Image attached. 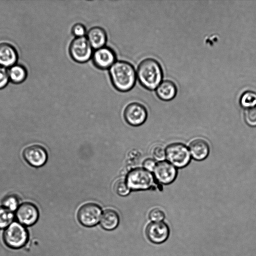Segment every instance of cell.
Segmentation results:
<instances>
[{"mask_svg": "<svg viewBox=\"0 0 256 256\" xmlns=\"http://www.w3.org/2000/svg\"><path fill=\"white\" fill-rule=\"evenodd\" d=\"M108 74L112 86L120 92L131 90L137 79L134 66L124 60H116L109 69Z\"/></svg>", "mask_w": 256, "mask_h": 256, "instance_id": "obj_1", "label": "cell"}, {"mask_svg": "<svg viewBox=\"0 0 256 256\" xmlns=\"http://www.w3.org/2000/svg\"><path fill=\"white\" fill-rule=\"evenodd\" d=\"M136 78L144 88L152 90L162 82L163 72L160 63L152 58L143 60L138 65Z\"/></svg>", "mask_w": 256, "mask_h": 256, "instance_id": "obj_2", "label": "cell"}, {"mask_svg": "<svg viewBox=\"0 0 256 256\" xmlns=\"http://www.w3.org/2000/svg\"><path fill=\"white\" fill-rule=\"evenodd\" d=\"M29 238L28 228L16 220L3 230L2 234L4 244L12 250H20L24 247Z\"/></svg>", "mask_w": 256, "mask_h": 256, "instance_id": "obj_3", "label": "cell"}, {"mask_svg": "<svg viewBox=\"0 0 256 256\" xmlns=\"http://www.w3.org/2000/svg\"><path fill=\"white\" fill-rule=\"evenodd\" d=\"M154 179L150 172L138 168L128 173L126 181L130 190H139L150 188L154 184Z\"/></svg>", "mask_w": 256, "mask_h": 256, "instance_id": "obj_4", "label": "cell"}, {"mask_svg": "<svg viewBox=\"0 0 256 256\" xmlns=\"http://www.w3.org/2000/svg\"><path fill=\"white\" fill-rule=\"evenodd\" d=\"M166 158L177 168H182L190 163L191 155L188 148L184 144L176 142L166 148Z\"/></svg>", "mask_w": 256, "mask_h": 256, "instance_id": "obj_5", "label": "cell"}, {"mask_svg": "<svg viewBox=\"0 0 256 256\" xmlns=\"http://www.w3.org/2000/svg\"><path fill=\"white\" fill-rule=\"evenodd\" d=\"M68 52L71 58L78 63H84L90 60L93 48L86 36L75 38L70 43Z\"/></svg>", "mask_w": 256, "mask_h": 256, "instance_id": "obj_6", "label": "cell"}, {"mask_svg": "<svg viewBox=\"0 0 256 256\" xmlns=\"http://www.w3.org/2000/svg\"><path fill=\"white\" fill-rule=\"evenodd\" d=\"M100 206L94 203H87L80 207L77 217L79 222L86 227H92L100 220L102 216Z\"/></svg>", "mask_w": 256, "mask_h": 256, "instance_id": "obj_7", "label": "cell"}, {"mask_svg": "<svg viewBox=\"0 0 256 256\" xmlns=\"http://www.w3.org/2000/svg\"><path fill=\"white\" fill-rule=\"evenodd\" d=\"M15 220L28 228L34 225L39 218V211L33 204L24 202L14 212Z\"/></svg>", "mask_w": 256, "mask_h": 256, "instance_id": "obj_8", "label": "cell"}, {"mask_svg": "<svg viewBox=\"0 0 256 256\" xmlns=\"http://www.w3.org/2000/svg\"><path fill=\"white\" fill-rule=\"evenodd\" d=\"M148 112L142 104L133 102L128 104L124 111V118L128 124L137 126L142 124L146 120Z\"/></svg>", "mask_w": 256, "mask_h": 256, "instance_id": "obj_9", "label": "cell"}, {"mask_svg": "<svg viewBox=\"0 0 256 256\" xmlns=\"http://www.w3.org/2000/svg\"><path fill=\"white\" fill-rule=\"evenodd\" d=\"M92 62L98 69L105 70L110 69L116 61L115 52L106 46L95 50L92 54Z\"/></svg>", "mask_w": 256, "mask_h": 256, "instance_id": "obj_10", "label": "cell"}, {"mask_svg": "<svg viewBox=\"0 0 256 256\" xmlns=\"http://www.w3.org/2000/svg\"><path fill=\"white\" fill-rule=\"evenodd\" d=\"M153 172L155 179L164 184L172 182L176 178L178 173L176 168L166 160L156 163Z\"/></svg>", "mask_w": 256, "mask_h": 256, "instance_id": "obj_11", "label": "cell"}, {"mask_svg": "<svg viewBox=\"0 0 256 256\" xmlns=\"http://www.w3.org/2000/svg\"><path fill=\"white\" fill-rule=\"evenodd\" d=\"M146 234L151 242L156 244H162L168 238L170 228L164 222H152L146 226Z\"/></svg>", "mask_w": 256, "mask_h": 256, "instance_id": "obj_12", "label": "cell"}, {"mask_svg": "<svg viewBox=\"0 0 256 256\" xmlns=\"http://www.w3.org/2000/svg\"><path fill=\"white\" fill-rule=\"evenodd\" d=\"M23 156L30 164L36 167L44 165L48 158L46 150L38 145H32L26 148Z\"/></svg>", "mask_w": 256, "mask_h": 256, "instance_id": "obj_13", "label": "cell"}, {"mask_svg": "<svg viewBox=\"0 0 256 256\" xmlns=\"http://www.w3.org/2000/svg\"><path fill=\"white\" fill-rule=\"evenodd\" d=\"M86 36L94 50L106 46L107 34L102 27L95 26L91 28L86 32Z\"/></svg>", "mask_w": 256, "mask_h": 256, "instance_id": "obj_14", "label": "cell"}, {"mask_svg": "<svg viewBox=\"0 0 256 256\" xmlns=\"http://www.w3.org/2000/svg\"><path fill=\"white\" fill-rule=\"evenodd\" d=\"M191 156L196 160H202L209 154L210 148L208 142L202 138L192 140L189 145Z\"/></svg>", "mask_w": 256, "mask_h": 256, "instance_id": "obj_15", "label": "cell"}, {"mask_svg": "<svg viewBox=\"0 0 256 256\" xmlns=\"http://www.w3.org/2000/svg\"><path fill=\"white\" fill-rule=\"evenodd\" d=\"M18 59V54L15 48L6 42L0 44V65L8 67L14 66Z\"/></svg>", "mask_w": 256, "mask_h": 256, "instance_id": "obj_16", "label": "cell"}, {"mask_svg": "<svg viewBox=\"0 0 256 256\" xmlns=\"http://www.w3.org/2000/svg\"><path fill=\"white\" fill-rule=\"evenodd\" d=\"M156 90L158 97L164 101L172 100L176 96L177 92L176 84L170 80L162 82Z\"/></svg>", "mask_w": 256, "mask_h": 256, "instance_id": "obj_17", "label": "cell"}, {"mask_svg": "<svg viewBox=\"0 0 256 256\" xmlns=\"http://www.w3.org/2000/svg\"><path fill=\"white\" fill-rule=\"evenodd\" d=\"M119 222L118 214L111 209H108L104 212L100 220L102 227L106 230H112L116 228Z\"/></svg>", "mask_w": 256, "mask_h": 256, "instance_id": "obj_18", "label": "cell"}, {"mask_svg": "<svg viewBox=\"0 0 256 256\" xmlns=\"http://www.w3.org/2000/svg\"><path fill=\"white\" fill-rule=\"evenodd\" d=\"M9 78L14 83L22 82L27 76V72L24 67L21 65L12 66L8 72Z\"/></svg>", "mask_w": 256, "mask_h": 256, "instance_id": "obj_19", "label": "cell"}, {"mask_svg": "<svg viewBox=\"0 0 256 256\" xmlns=\"http://www.w3.org/2000/svg\"><path fill=\"white\" fill-rule=\"evenodd\" d=\"M15 220L14 212L0 206V230H4Z\"/></svg>", "mask_w": 256, "mask_h": 256, "instance_id": "obj_20", "label": "cell"}, {"mask_svg": "<svg viewBox=\"0 0 256 256\" xmlns=\"http://www.w3.org/2000/svg\"><path fill=\"white\" fill-rule=\"evenodd\" d=\"M240 103L246 109L256 106V92L250 90L244 92L240 96Z\"/></svg>", "mask_w": 256, "mask_h": 256, "instance_id": "obj_21", "label": "cell"}, {"mask_svg": "<svg viewBox=\"0 0 256 256\" xmlns=\"http://www.w3.org/2000/svg\"><path fill=\"white\" fill-rule=\"evenodd\" d=\"M2 206L12 212H15L18 206L19 200L14 196H8L4 198L2 202Z\"/></svg>", "mask_w": 256, "mask_h": 256, "instance_id": "obj_22", "label": "cell"}, {"mask_svg": "<svg viewBox=\"0 0 256 256\" xmlns=\"http://www.w3.org/2000/svg\"><path fill=\"white\" fill-rule=\"evenodd\" d=\"M114 188L115 192L122 196H128L130 192L126 180L122 179L118 180L115 182Z\"/></svg>", "mask_w": 256, "mask_h": 256, "instance_id": "obj_23", "label": "cell"}, {"mask_svg": "<svg viewBox=\"0 0 256 256\" xmlns=\"http://www.w3.org/2000/svg\"><path fill=\"white\" fill-rule=\"evenodd\" d=\"M246 122L251 126H256V106L246 109L244 112Z\"/></svg>", "mask_w": 256, "mask_h": 256, "instance_id": "obj_24", "label": "cell"}, {"mask_svg": "<svg viewBox=\"0 0 256 256\" xmlns=\"http://www.w3.org/2000/svg\"><path fill=\"white\" fill-rule=\"evenodd\" d=\"M148 217L152 222H160L164 218L165 214L162 210L155 208L150 211Z\"/></svg>", "mask_w": 256, "mask_h": 256, "instance_id": "obj_25", "label": "cell"}, {"mask_svg": "<svg viewBox=\"0 0 256 256\" xmlns=\"http://www.w3.org/2000/svg\"><path fill=\"white\" fill-rule=\"evenodd\" d=\"M71 32L75 38L86 36V31L85 26L81 23H76L72 26Z\"/></svg>", "mask_w": 256, "mask_h": 256, "instance_id": "obj_26", "label": "cell"}, {"mask_svg": "<svg viewBox=\"0 0 256 256\" xmlns=\"http://www.w3.org/2000/svg\"><path fill=\"white\" fill-rule=\"evenodd\" d=\"M152 155L154 160L163 161L166 158V148L162 146H156L152 149Z\"/></svg>", "mask_w": 256, "mask_h": 256, "instance_id": "obj_27", "label": "cell"}, {"mask_svg": "<svg viewBox=\"0 0 256 256\" xmlns=\"http://www.w3.org/2000/svg\"><path fill=\"white\" fill-rule=\"evenodd\" d=\"M8 79V71L4 68L0 66V89L2 88L7 84Z\"/></svg>", "mask_w": 256, "mask_h": 256, "instance_id": "obj_28", "label": "cell"}, {"mask_svg": "<svg viewBox=\"0 0 256 256\" xmlns=\"http://www.w3.org/2000/svg\"><path fill=\"white\" fill-rule=\"evenodd\" d=\"M156 164V160L152 158L145 160L142 164L144 168L150 172H153Z\"/></svg>", "mask_w": 256, "mask_h": 256, "instance_id": "obj_29", "label": "cell"}]
</instances>
